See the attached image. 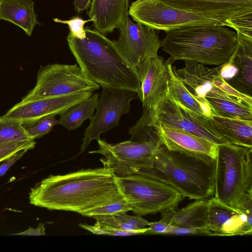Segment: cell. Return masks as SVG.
<instances>
[{"label": "cell", "instance_id": "27", "mask_svg": "<svg viewBox=\"0 0 252 252\" xmlns=\"http://www.w3.org/2000/svg\"><path fill=\"white\" fill-rule=\"evenodd\" d=\"M93 218L97 221L126 230H134L146 227L148 226L149 222L141 216H130L126 212L114 215L96 216Z\"/></svg>", "mask_w": 252, "mask_h": 252}, {"label": "cell", "instance_id": "25", "mask_svg": "<svg viewBox=\"0 0 252 252\" xmlns=\"http://www.w3.org/2000/svg\"><path fill=\"white\" fill-rule=\"evenodd\" d=\"M100 94H94L85 100L75 104L60 114L59 124L68 130H74L81 126L87 119L94 115Z\"/></svg>", "mask_w": 252, "mask_h": 252}, {"label": "cell", "instance_id": "30", "mask_svg": "<svg viewBox=\"0 0 252 252\" xmlns=\"http://www.w3.org/2000/svg\"><path fill=\"white\" fill-rule=\"evenodd\" d=\"M225 26L234 29L237 35L252 39V12L225 21Z\"/></svg>", "mask_w": 252, "mask_h": 252}, {"label": "cell", "instance_id": "39", "mask_svg": "<svg viewBox=\"0 0 252 252\" xmlns=\"http://www.w3.org/2000/svg\"><path fill=\"white\" fill-rule=\"evenodd\" d=\"M92 0H73V5L75 10L81 12L89 7Z\"/></svg>", "mask_w": 252, "mask_h": 252}, {"label": "cell", "instance_id": "14", "mask_svg": "<svg viewBox=\"0 0 252 252\" xmlns=\"http://www.w3.org/2000/svg\"><path fill=\"white\" fill-rule=\"evenodd\" d=\"M208 202L207 229L210 236L252 234V209L232 207L213 196Z\"/></svg>", "mask_w": 252, "mask_h": 252}, {"label": "cell", "instance_id": "1", "mask_svg": "<svg viewBox=\"0 0 252 252\" xmlns=\"http://www.w3.org/2000/svg\"><path fill=\"white\" fill-rule=\"evenodd\" d=\"M29 198L36 206L82 215L124 197L116 176L103 167L51 175L31 189Z\"/></svg>", "mask_w": 252, "mask_h": 252}, {"label": "cell", "instance_id": "21", "mask_svg": "<svg viewBox=\"0 0 252 252\" xmlns=\"http://www.w3.org/2000/svg\"><path fill=\"white\" fill-rule=\"evenodd\" d=\"M208 206V199L195 200L181 209L161 213V219L171 225L204 230L210 235L207 229Z\"/></svg>", "mask_w": 252, "mask_h": 252}, {"label": "cell", "instance_id": "34", "mask_svg": "<svg viewBox=\"0 0 252 252\" xmlns=\"http://www.w3.org/2000/svg\"><path fill=\"white\" fill-rule=\"evenodd\" d=\"M53 21L56 23L67 25L69 30V33L71 35L80 39H83L86 35L84 25L89 22H94V19L89 18L88 20H84L80 17L75 16L68 20L54 18Z\"/></svg>", "mask_w": 252, "mask_h": 252}, {"label": "cell", "instance_id": "3", "mask_svg": "<svg viewBox=\"0 0 252 252\" xmlns=\"http://www.w3.org/2000/svg\"><path fill=\"white\" fill-rule=\"evenodd\" d=\"M216 160L170 151L162 145L152 167L141 173L175 189L184 197L206 200L215 191Z\"/></svg>", "mask_w": 252, "mask_h": 252}, {"label": "cell", "instance_id": "37", "mask_svg": "<svg viewBox=\"0 0 252 252\" xmlns=\"http://www.w3.org/2000/svg\"><path fill=\"white\" fill-rule=\"evenodd\" d=\"M27 151L23 150L7 159L2 164L0 165V177L3 175L8 171L10 167L19 159Z\"/></svg>", "mask_w": 252, "mask_h": 252}, {"label": "cell", "instance_id": "38", "mask_svg": "<svg viewBox=\"0 0 252 252\" xmlns=\"http://www.w3.org/2000/svg\"><path fill=\"white\" fill-rule=\"evenodd\" d=\"M13 235L24 236L44 235H45V228L44 224L40 223L36 228L31 227L24 231Z\"/></svg>", "mask_w": 252, "mask_h": 252}, {"label": "cell", "instance_id": "4", "mask_svg": "<svg viewBox=\"0 0 252 252\" xmlns=\"http://www.w3.org/2000/svg\"><path fill=\"white\" fill-rule=\"evenodd\" d=\"M166 32L161 47L173 61L220 66L229 60L238 44L236 32L222 26H192Z\"/></svg>", "mask_w": 252, "mask_h": 252}, {"label": "cell", "instance_id": "24", "mask_svg": "<svg viewBox=\"0 0 252 252\" xmlns=\"http://www.w3.org/2000/svg\"><path fill=\"white\" fill-rule=\"evenodd\" d=\"M170 60L166 61L169 75L168 94L181 108L204 115H216L206 99L197 98L186 87L173 71Z\"/></svg>", "mask_w": 252, "mask_h": 252}, {"label": "cell", "instance_id": "6", "mask_svg": "<svg viewBox=\"0 0 252 252\" xmlns=\"http://www.w3.org/2000/svg\"><path fill=\"white\" fill-rule=\"evenodd\" d=\"M252 195V148L219 145L216 158L213 197L232 207H237Z\"/></svg>", "mask_w": 252, "mask_h": 252}, {"label": "cell", "instance_id": "7", "mask_svg": "<svg viewBox=\"0 0 252 252\" xmlns=\"http://www.w3.org/2000/svg\"><path fill=\"white\" fill-rule=\"evenodd\" d=\"M116 178L125 199L136 215L142 216L176 209L184 198L172 187L141 173Z\"/></svg>", "mask_w": 252, "mask_h": 252}, {"label": "cell", "instance_id": "10", "mask_svg": "<svg viewBox=\"0 0 252 252\" xmlns=\"http://www.w3.org/2000/svg\"><path fill=\"white\" fill-rule=\"evenodd\" d=\"M137 98L133 91L102 88L96 111L85 129L79 154L84 152L93 140L100 139L102 133L117 127L121 116L129 113L131 102Z\"/></svg>", "mask_w": 252, "mask_h": 252}, {"label": "cell", "instance_id": "31", "mask_svg": "<svg viewBox=\"0 0 252 252\" xmlns=\"http://www.w3.org/2000/svg\"><path fill=\"white\" fill-rule=\"evenodd\" d=\"M131 211V208L124 199L87 211L82 215L93 217L96 216L114 215L122 212Z\"/></svg>", "mask_w": 252, "mask_h": 252}, {"label": "cell", "instance_id": "40", "mask_svg": "<svg viewBox=\"0 0 252 252\" xmlns=\"http://www.w3.org/2000/svg\"></svg>", "mask_w": 252, "mask_h": 252}, {"label": "cell", "instance_id": "20", "mask_svg": "<svg viewBox=\"0 0 252 252\" xmlns=\"http://www.w3.org/2000/svg\"><path fill=\"white\" fill-rule=\"evenodd\" d=\"M129 0H92L87 14L95 30L105 34L120 29L129 15Z\"/></svg>", "mask_w": 252, "mask_h": 252}, {"label": "cell", "instance_id": "19", "mask_svg": "<svg viewBox=\"0 0 252 252\" xmlns=\"http://www.w3.org/2000/svg\"><path fill=\"white\" fill-rule=\"evenodd\" d=\"M156 128L162 144L168 150L216 160L219 145L181 130L161 127Z\"/></svg>", "mask_w": 252, "mask_h": 252}, {"label": "cell", "instance_id": "16", "mask_svg": "<svg viewBox=\"0 0 252 252\" xmlns=\"http://www.w3.org/2000/svg\"><path fill=\"white\" fill-rule=\"evenodd\" d=\"M220 65L210 68L203 64L188 61H185V66L182 68L177 69L173 66L175 73L188 90L197 98H220L243 101L228 95L215 85L214 79L220 74Z\"/></svg>", "mask_w": 252, "mask_h": 252}, {"label": "cell", "instance_id": "26", "mask_svg": "<svg viewBox=\"0 0 252 252\" xmlns=\"http://www.w3.org/2000/svg\"><path fill=\"white\" fill-rule=\"evenodd\" d=\"M216 115L252 121V107L242 101L220 98H205Z\"/></svg>", "mask_w": 252, "mask_h": 252}, {"label": "cell", "instance_id": "32", "mask_svg": "<svg viewBox=\"0 0 252 252\" xmlns=\"http://www.w3.org/2000/svg\"><path fill=\"white\" fill-rule=\"evenodd\" d=\"M58 124V120L55 118V116H50L40 119L26 129L30 137L34 140L49 133Z\"/></svg>", "mask_w": 252, "mask_h": 252}, {"label": "cell", "instance_id": "12", "mask_svg": "<svg viewBox=\"0 0 252 252\" xmlns=\"http://www.w3.org/2000/svg\"><path fill=\"white\" fill-rule=\"evenodd\" d=\"M117 40H112L117 50L135 68L145 59L156 56L161 46V40L156 30L133 22L126 17L119 29Z\"/></svg>", "mask_w": 252, "mask_h": 252}, {"label": "cell", "instance_id": "28", "mask_svg": "<svg viewBox=\"0 0 252 252\" xmlns=\"http://www.w3.org/2000/svg\"><path fill=\"white\" fill-rule=\"evenodd\" d=\"M31 140L20 120L0 117V144Z\"/></svg>", "mask_w": 252, "mask_h": 252}, {"label": "cell", "instance_id": "17", "mask_svg": "<svg viewBox=\"0 0 252 252\" xmlns=\"http://www.w3.org/2000/svg\"><path fill=\"white\" fill-rule=\"evenodd\" d=\"M181 109L227 143L252 148V121L207 116Z\"/></svg>", "mask_w": 252, "mask_h": 252}, {"label": "cell", "instance_id": "23", "mask_svg": "<svg viewBox=\"0 0 252 252\" xmlns=\"http://www.w3.org/2000/svg\"><path fill=\"white\" fill-rule=\"evenodd\" d=\"M32 0H0V20L9 21L22 29L30 36L36 25H40Z\"/></svg>", "mask_w": 252, "mask_h": 252}, {"label": "cell", "instance_id": "9", "mask_svg": "<svg viewBox=\"0 0 252 252\" xmlns=\"http://www.w3.org/2000/svg\"><path fill=\"white\" fill-rule=\"evenodd\" d=\"M100 87L77 63L49 64L40 66L35 86L22 100L61 96L86 91L94 92Z\"/></svg>", "mask_w": 252, "mask_h": 252}, {"label": "cell", "instance_id": "11", "mask_svg": "<svg viewBox=\"0 0 252 252\" xmlns=\"http://www.w3.org/2000/svg\"><path fill=\"white\" fill-rule=\"evenodd\" d=\"M156 127L171 128L206 139L218 145L228 144L184 112L167 93L152 109H143L140 118Z\"/></svg>", "mask_w": 252, "mask_h": 252}, {"label": "cell", "instance_id": "8", "mask_svg": "<svg viewBox=\"0 0 252 252\" xmlns=\"http://www.w3.org/2000/svg\"><path fill=\"white\" fill-rule=\"evenodd\" d=\"M128 13L136 23L165 32L202 25L225 27V22L176 8L160 0H136L130 5Z\"/></svg>", "mask_w": 252, "mask_h": 252}, {"label": "cell", "instance_id": "22", "mask_svg": "<svg viewBox=\"0 0 252 252\" xmlns=\"http://www.w3.org/2000/svg\"><path fill=\"white\" fill-rule=\"evenodd\" d=\"M238 38V44L231 58L238 71L235 77L227 82L239 92L252 96V39L239 36Z\"/></svg>", "mask_w": 252, "mask_h": 252}, {"label": "cell", "instance_id": "18", "mask_svg": "<svg viewBox=\"0 0 252 252\" xmlns=\"http://www.w3.org/2000/svg\"><path fill=\"white\" fill-rule=\"evenodd\" d=\"M176 8L225 22L252 12V0H160Z\"/></svg>", "mask_w": 252, "mask_h": 252}, {"label": "cell", "instance_id": "33", "mask_svg": "<svg viewBox=\"0 0 252 252\" xmlns=\"http://www.w3.org/2000/svg\"><path fill=\"white\" fill-rule=\"evenodd\" d=\"M34 140L0 144V162L6 161L18 153L33 149L35 145Z\"/></svg>", "mask_w": 252, "mask_h": 252}, {"label": "cell", "instance_id": "5", "mask_svg": "<svg viewBox=\"0 0 252 252\" xmlns=\"http://www.w3.org/2000/svg\"><path fill=\"white\" fill-rule=\"evenodd\" d=\"M129 140L111 144L98 140V148L89 153L103 156V167L110 169L117 177L138 173L152 167L154 156L162 145L156 127L141 120L130 128Z\"/></svg>", "mask_w": 252, "mask_h": 252}, {"label": "cell", "instance_id": "2", "mask_svg": "<svg viewBox=\"0 0 252 252\" xmlns=\"http://www.w3.org/2000/svg\"><path fill=\"white\" fill-rule=\"evenodd\" d=\"M85 30L83 39L69 33L66 37L69 48L84 72L102 88L137 94L140 82L135 68L120 54L112 40L95 29L86 27Z\"/></svg>", "mask_w": 252, "mask_h": 252}, {"label": "cell", "instance_id": "29", "mask_svg": "<svg viewBox=\"0 0 252 252\" xmlns=\"http://www.w3.org/2000/svg\"><path fill=\"white\" fill-rule=\"evenodd\" d=\"M79 226L95 234H103L110 236H130L138 234H144L149 229V227H146L134 230H123L97 220L94 225H90L87 224H80Z\"/></svg>", "mask_w": 252, "mask_h": 252}, {"label": "cell", "instance_id": "36", "mask_svg": "<svg viewBox=\"0 0 252 252\" xmlns=\"http://www.w3.org/2000/svg\"><path fill=\"white\" fill-rule=\"evenodd\" d=\"M238 71V67L231 57L228 61L220 65L219 73L220 76L227 82L234 78Z\"/></svg>", "mask_w": 252, "mask_h": 252}, {"label": "cell", "instance_id": "13", "mask_svg": "<svg viewBox=\"0 0 252 252\" xmlns=\"http://www.w3.org/2000/svg\"><path fill=\"white\" fill-rule=\"evenodd\" d=\"M93 92L86 91L61 96L22 100L2 116L19 119L27 128L43 118L60 115L71 106L88 98Z\"/></svg>", "mask_w": 252, "mask_h": 252}, {"label": "cell", "instance_id": "35", "mask_svg": "<svg viewBox=\"0 0 252 252\" xmlns=\"http://www.w3.org/2000/svg\"><path fill=\"white\" fill-rule=\"evenodd\" d=\"M173 225L160 219L159 221L149 222V229L144 234L169 235Z\"/></svg>", "mask_w": 252, "mask_h": 252}, {"label": "cell", "instance_id": "15", "mask_svg": "<svg viewBox=\"0 0 252 252\" xmlns=\"http://www.w3.org/2000/svg\"><path fill=\"white\" fill-rule=\"evenodd\" d=\"M135 69L140 82L138 98L143 109H152L168 91L169 75L166 62L157 55L142 61Z\"/></svg>", "mask_w": 252, "mask_h": 252}]
</instances>
